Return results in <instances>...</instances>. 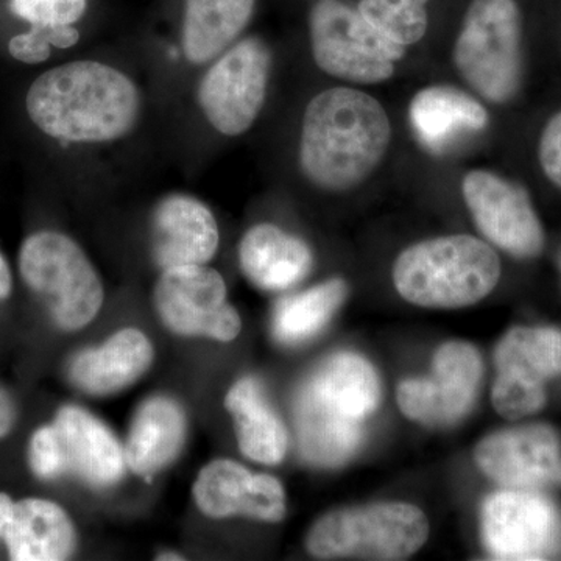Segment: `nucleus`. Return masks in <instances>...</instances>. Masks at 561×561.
<instances>
[{
	"mask_svg": "<svg viewBox=\"0 0 561 561\" xmlns=\"http://www.w3.org/2000/svg\"><path fill=\"white\" fill-rule=\"evenodd\" d=\"M474 460L483 474L505 489L561 485V446L546 424L494 432L479 443Z\"/></svg>",
	"mask_w": 561,
	"mask_h": 561,
	"instance_id": "nucleus-14",
	"label": "nucleus"
},
{
	"mask_svg": "<svg viewBox=\"0 0 561 561\" xmlns=\"http://www.w3.org/2000/svg\"><path fill=\"white\" fill-rule=\"evenodd\" d=\"M409 117L420 142L442 153L460 138L489 127V111L467 92L453 87H430L416 92Z\"/></svg>",
	"mask_w": 561,
	"mask_h": 561,
	"instance_id": "nucleus-17",
	"label": "nucleus"
},
{
	"mask_svg": "<svg viewBox=\"0 0 561 561\" xmlns=\"http://www.w3.org/2000/svg\"><path fill=\"white\" fill-rule=\"evenodd\" d=\"M454 66L483 101L505 105L523 87V16L516 0H472L453 50Z\"/></svg>",
	"mask_w": 561,
	"mask_h": 561,
	"instance_id": "nucleus-4",
	"label": "nucleus"
},
{
	"mask_svg": "<svg viewBox=\"0 0 561 561\" xmlns=\"http://www.w3.org/2000/svg\"><path fill=\"white\" fill-rule=\"evenodd\" d=\"M158 560H183V557L176 556V553L168 552L161 553Z\"/></svg>",
	"mask_w": 561,
	"mask_h": 561,
	"instance_id": "nucleus-35",
	"label": "nucleus"
},
{
	"mask_svg": "<svg viewBox=\"0 0 561 561\" xmlns=\"http://www.w3.org/2000/svg\"><path fill=\"white\" fill-rule=\"evenodd\" d=\"M427 2L430 0H360L357 10L383 35L409 47L426 35Z\"/></svg>",
	"mask_w": 561,
	"mask_h": 561,
	"instance_id": "nucleus-27",
	"label": "nucleus"
},
{
	"mask_svg": "<svg viewBox=\"0 0 561 561\" xmlns=\"http://www.w3.org/2000/svg\"><path fill=\"white\" fill-rule=\"evenodd\" d=\"M32 470L41 479H55L68 470L65 446L57 427H41L31 443Z\"/></svg>",
	"mask_w": 561,
	"mask_h": 561,
	"instance_id": "nucleus-30",
	"label": "nucleus"
},
{
	"mask_svg": "<svg viewBox=\"0 0 561 561\" xmlns=\"http://www.w3.org/2000/svg\"><path fill=\"white\" fill-rule=\"evenodd\" d=\"M25 106L33 124L50 138L99 144L119 139L135 127L140 99L121 70L76 61L33 81Z\"/></svg>",
	"mask_w": 561,
	"mask_h": 561,
	"instance_id": "nucleus-2",
	"label": "nucleus"
},
{
	"mask_svg": "<svg viewBox=\"0 0 561 561\" xmlns=\"http://www.w3.org/2000/svg\"><path fill=\"white\" fill-rule=\"evenodd\" d=\"M256 0H186L181 46L194 65H205L232 46L249 25Z\"/></svg>",
	"mask_w": 561,
	"mask_h": 561,
	"instance_id": "nucleus-24",
	"label": "nucleus"
},
{
	"mask_svg": "<svg viewBox=\"0 0 561 561\" xmlns=\"http://www.w3.org/2000/svg\"><path fill=\"white\" fill-rule=\"evenodd\" d=\"M379 400L381 383L370 362L359 354H334L302 383L295 423L313 440H351L364 434V421Z\"/></svg>",
	"mask_w": 561,
	"mask_h": 561,
	"instance_id": "nucleus-6",
	"label": "nucleus"
},
{
	"mask_svg": "<svg viewBox=\"0 0 561 561\" xmlns=\"http://www.w3.org/2000/svg\"><path fill=\"white\" fill-rule=\"evenodd\" d=\"M216 217L191 195L172 194L153 214V254L162 271L180 265H205L219 249Z\"/></svg>",
	"mask_w": 561,
	"mask_h": 561,
	"instance_id": "nucleus-16",
	"label": "nucleus"
},
{
	"mask_svg": "<svg viewBox=\"0 0 561 561\" xmlns=\"http://www.w3.org/2000/svg\"><path fill=\"white\" fill-rule=\"evenodd\" d=\"M461 195L479 231L505 253L530 260L545 249L540 217L515 181L476 169L463 176Z\"/></svg>",
	"mask_w": 561,
	"mask_h": 561,
	"instance_id": "nucleus-11",
	"label": "nucleus"
},
{
	"mask_svg": "<svg viewBox=\"0 0 561 561\" xmlns=\"http://www.w3.org/2000/svg\"><path fill=\"white\" fill-rule=\"evenodd\" d=\"M312 57L328 76L376 84L393 77L408 47L400 46L343 0H317L309 16Z\"/></svg>",
	"mask_w": 561,
	"mask_h": 561,
	"instance_id": "nucleus-8",
	"label": "nucleus"
},
{
	"mask_svg": "<svg viewBox=\"0 0 561 561\" xmlns=\"http://www.w3.org/2000/svg\"><path fill=\"white\" fill-rule=\"evenodd\" d=\"M20 272L61 328L81 330L102 309V280L84 251L68 236L41 231L25 239Z\"/></svg>",
	"mask_w": 561,
	"mask_h": 561,
	"instance_id": "nucleus-7",
	"label": "nucleus"
},
{
	"mask_svg": "<svg viewBox=\"0 0 561 561\" xmlns=\"http://www.w3.org/2000/svg\"><path fill=\"white\" fill-rule=\"evenodd\" d=\"M538 160L546 179L561 190V111L553 114L541 133Z\"/></svg>",
	"mask_w": 561,
	"mask_h": 561,
	"instance_id": "nucleus-31",
	"label": "nucleus"
},
{
	"mask_svg": "<svg viewBox=\"0 0 561 561\" xmlns=\"http://www.w3.org/2000/svg\"><path fill=\"white\" fill-rule=\"evenodd\" d=\"M184 437L186 420L180 405L169 398H151L133 420L125 460L136 474L151 478L179 456Z\"/></svg>",
	"mask_w": 561,
	"mask_h": 561,
	"instance_id": "nucleus-22",
	"label": "nucleus"
},
{
	"mask_svg": "<svg viewBox=\"0 0 561 561\" xmlns=\"http://www.w3.org/2000/svg\"><path fill=\"white\" fill-rule=\"evenodd\" d=\"M348 295L343 279H331L301 294L283 298L273 311L272 331L284 345L308 342L341 309Z\"/></svg>",
	"mask_w": 561,
	"mask_h": 561,
	"instance_id": "nucleus-26",
	"label": "nucleus"
},
{
	"mask_svg": "<svg viewBox=\"0 0 561 561\" xmlns=\"http://www.w3.org/2000/svg\"><path fill=\"white\" fill-rule=\"evenodd\" d=\"M16 411H14L13 401L5 390L0 387V438L5 437L13 427Z\"/></svg>",
	"mask_w": 561,
	"mask_h": 561,
	"instance_id": "nucleus-32",
	"label": "nucleus"
},
{
	"mask_svg": "<svg viewBox=\"0 0 561 561\" xmlns=\"http://www.w3.org/2000/svg\"><path fill=\"white\" fill-rule=\"evenodd\" d=\"M430 537V523L419 507L382 502L342 508L313 524L308 549L317 559L404 560Z\"/></svg>",
	"mask_w": 561,
	"mask_h": 561,
	"instance_id": "nucleus-5",
	"label": "nucleus"
},
{
	"mask_svg": "<svg viewBox=\"0 0 561 561\" xmlns=\"http://www.w3.org/2000/svg\"><path fill=\"white\" fill-rule=\"evenodd\" d=\"M481 378L479 351L467 342H448L435 353L430 378L400 383L398 404L408 419L449 426L471 411Z\"/></svg>",
	"mask_w": 561,
	"mask_h": 561,
	"instance_id": "nucleus-12",
	"label": "nucleus"
},
{
	"mask_svg": "<svg viewBox=\"0 0 561 561\" xmlns=\"http://www.w3.org/2000/svg\"><path fill=\"white\" fill-rule=\"evenodd\" d=\"M225 405L234 420L243 456L264 465H276L284 459L289 435L256 379L243 378L236 382L225 398Z\"/></svg>",
	"mask_w": 561,
	"mask_h": 561,
	"instance_id": "nucleus-23",
	"label": "nucleus"
},
{
	"mask_svg": "<svg viewBox=\"0 0 561 561\" xmlns=\"http://www.w3.org/2000/svg\"><path fill=\"white\" fill-rule=\"evenodd\" d=\"M390 140L389 114L370 94L354 88L321 91L302 117L301 171L320 190H354L379 168Z\"/></svg>",
	"mask_w": 561,
	"mask_h": 561,
	"instance_id": "nucleus-1",
	"label": "nucleus"
},
{
	"mask_svg": "<svg viewBox=\"0 0 561 561\" xmlns=\"http://www.w3.org/2000/svg\"><path fill=\"white\" fill-rule=\"evenodd\" d=\"M11 291V273L5 257L0 253V300L9 297Z\"/></svg>",
	"mask_w": 561,
	"mask_h": 561,
	"instance_id": "nucleus-34",
	"label": "nucleus"
},
{
	"mask_svg": "<svg viewBox=\"0 0 561 561\" xmlns=\"http://www.w3.org/2000/svg\"><path fill=\"white\" fill-rule=\"evenodd\" d=\"M482 535L494 559L541 560L556 549L560 519L535 490L505 489L483 504Z\"/></svg>",
	"mask_w": 561,
	"mask_h": 561,
	"instance_id": "nucleus-13",
	"label": "nucleus"
},
{
	"mask_svg": "<svg viewBox=\"0 0 561 561\" xmlns=\"http://www.w3.org/2000/svg\"><path fill=\"white\" fill-rule=\"evenodd\" d=\"M2 537L14 561H61L76 548V529L68 513L44 500L14 502Z\"/></svg>",
	"mask_w": 561,
	"mask_h": 561,
	"instance_id": "nucleus-21",
	"label": "nucleus"
},
{
	"mask_svg": "<svg viewBox=\"0 0 561 561\" xmlns=\"http://www.w3.org/2000/svg\"><path fill=\"white\" fill-rule=\"evenodd\" d=\"M153 360V346L138 330H122L101 348L80 353L70 365V378L92 394L116 393L138 381Z\"/></svg>",
	"mask_w": 561,
	"mask_h": 561,
	"instance_id": "nucleus-20",
	"label": "nucleus"
},
{
	"mask_svg": "<svg viewBox=\"0 0 561 561\" xmlns=\"http://www.w3.org/2000/svg\"><path fill=\"white\" fill-rule=\"evenodd\" d=\"M68 468L95 486H110L125 471V451L108 427L76 405L62 408L55 421Z\"/></svg>",
	"mask_w": 561,
	"mask_h": 561,
	"instance_id": "nucleus-19",
	"label": "nucleus"
},
{
	"mask_svg": "<svg viewBox=\"0 0 561 561\" xmlns=\"http://www.w3.org/2000/svg\"><path fill=\"white\" fill-rule=\"evenodd\" d=\"M194 500L209 518L245 515L261 522H280L286 515L283 485L268 474H253L232 460L206 465L194 483Z\"/></svg>",
	"mask_w": 561,
	"mask_h": 561,
	"instance_id": "nucleus-15",
	"label": "nucleus"
},
{
	"mask_svg": "<svg viewBox=\"0 0 561 561\" xmlns=\"http://www.w3.org/2000/svg\"><path fill=\"white\" fill-rule=\"evenodd\" d=\"M497 376L545 387L561 375V332L553 328H513L494 351Z\"/></svg>",
	"mask_w": 561,
	"mask_h": 561,
	"instance_id": "nucleus-25",
	"label": "nucleus"
},
{
	"mask_svg": "<svg viewBox=\"0 0 561 561\" xmlns=\"http://www.w3.org/2000/svg\"><path fill=\"white\" fill-rule=\"evenodd\" d=\"M154 306L162 323L176 334L231 342L241 332V317L227 300V284L206 265L162 271L154 287Z\"/></svg>",
	"mask_w": 561,
	"mask_h": 561,
	"instance_id": "nucleus-10",
	"label": "nucleus"
},
{
	"mask_svg": "<svg viewBox=\"0 0 561 561\" xmlns=\"http://www.w3.org/2000/svg\"><path fill=\"white\" fill-rule=\"evenodd\" d=\"M10 10L32 25H72L83 16L87 0H11Z\"/></svg>",
	"mask_w": 561,
	"mask_h": 561,
	"instance_id": "nucleus-29",
	"label": "nucleus"
},
{
	"mask_svg": "<svg viewBox=\"0 0 561 561\" xmlns=\"http://www.w3.org/2000/svg\"><path fill=\"white\" fill-rule=\"evenodd\" d=\"M272 51L260 38L232 44L198 87L203 114L225 136H241L260 116L267 95Z\"/></svg>",
	"mask_w": 561,
	"mask_h": 561,
	"instance_id": "nucleus-9",
	"label": "nucleus"
},
{
	"mask_svg": "<svg viewBox=\"0 0 561 561\" xmlns=\"http://www.w3.org/2000/svg\"><path fill=\"white\" fill-rule=\"evenodd\" d=\"M500 278L496 251L468 234L415 243L393 265L398 294L421 308H467L491 294Z\"/></svg>",
	"mask_w": 561,
	"mask_h": 561,
	"instance_id": "nucleus-3",
	"label": "nucleus"
},
{
	"mask_svg": "<svg viewBox=\"0 0 561 561\" xmlns=\"http://www.w3.org/2000/svg\"><path fill=\"white\" fill-rule=\"evenodd\" d=\"M247 278L262 290L290 289L311 272L312 251L297 236L272 224L250 228L239 247Z\"/></svg>",
	"mask_w": 561,
	"mask_h": 561,
	"instance_id": "nucleus-18",
	"label": "nucleus"
},
{
	"mask_svg": "<svg viewBox=\"0 0 561 561\" xmlns=\"http://www.w3.org/2000/svg\"><path fill=\"white\" fill-rule=\"evenodd\" d=\"M14 502L11 501L9 494L0 493V537L9 526L11 515H13Z\"/></svg>",
	"mask_w": 561,
	"mask_h": 561,
	"instance_id": "nucleus-33",
	"label": "nucleus"
},
{
	"mask_svg": "<svg viewBox=\"0 0 561 561\" xmlns=\"http://www.w3.org/2000/svg\"><path fill=\"white\" fill-rule=\"evenodd\" d=\"M80 33L72 25H32L31 32L13 36L9 50L14 60L38 65L50 58V47L69 49L79 43Z\"/></svg>",
	"mask_w": 561,
	"mask_h": 561,
	"instance_id": "nucleus-28",
	"label": "nucleus"
}]
</instances>
